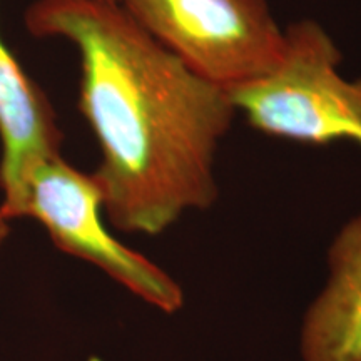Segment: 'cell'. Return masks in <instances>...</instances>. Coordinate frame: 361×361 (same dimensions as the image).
<instances>
[{
    "label": "cell",
    "instance_id": "5b68a950",
    "mask_svg": "<svg viewBox=\"0 0 361 361\" xmlns=\"http://www.w3.org/2000/svg\"><path fill=\"white\" fill-rule=\"evenodd\" d=\"M64 135L42 87L30 78L0 35V191L4 218H22L30 169L61 154Z\"/></svg>",
    "mask_w": 361,
    "mask_h": 361
},
{
    "label": "cell",
    "instance_id": "8992f818",
    "mask_svg": "<svg viewBox=\"0 0 361 361\" xmlns=\"http://www.w3.org/2000/svg\"><path fill=\"white\" fill-rule=\"evenodd\" d=\"M301 361H361V213L328 250V278L300 328Z\"/></svg>",
    "mask_w": 361,
    "mask_h": 361
},
{
    "label": "cell",
    "instance_id": "7a4b0ae2",
    "mask_svg": "<svg viewBox=\"0 0 361 361\" xmlns=\"http://www.w3.org/2000/svg\"><path fill=\"white\" fill-rule=\"evenodd\" d=\"M335 40L313 19L284 27L281 57L266 74L228 90L238 116L271 137L328 146L361 147V78L340 72Z\"/></svg>",
    "mask_w": 361,
    "mask_h": 361
},
{
    "label": "cell",
    "instance_id": "277c9868",
    "mask_svg": "<svg viewBox=\"0 0 361 361\" xmlns=\"http://www.w3.org/2000/svg\"><path fill=\"white\" fill-rule=\"evenodd\" d=\"M22 218L39 221L59 250L94 264L152 308L168 314L183 308L180 284L154 261L112 236L104 223L97 180L69 164L62 154L30 169Z\"/></svg>",
    "mask_w": 361,
    "mask_h": 361
},
{
    "label": "cell",
    "instance_id": "6da1fadb",
    "mask_svg": "<svg viewBox=\"0 0 361 361\" xmlns=\"http://www.w3.org/2000/svg\"><path fill=\"white\" fill-rule=\"evenodd\" d=\"M25 27L78 49V106L101 149L92 176L116 229L157 236L218 201L216 156L238 116L228 90L189 69L121 4L37 0Z\"/></svg>",
    "mask_w": 361,
    "mask_h": 361
},
{
    "label": "cell",
    "instance_id": "3957f363",
    "mask_svg": "<svg viewBox=\"0 0 361 361\" xmlns=\"http://www.w3.org/2000/svg\"><path fill=\"white\" fill-rule=\"evenodd\" d=\"M149 35L224 90L268 72L281 57L284 27L268 0H121Z\"/></svg>",
    "mask_w": 361,
    "mask_h": 361
},
{
    "label": "cell",
    "instance_id": "52a82bcc",
    "mask_svg": "<svg viewBox=\"0 0 361 361\" xmlns=\"http://www.w3.org/2000/svg\"><path fill=\"white\" fill-rule=\"evenodd\" d=\"M7 236H8V219L0 214V245L6 241Z\"/></svg>",
    "mask_w": 361,
    "mask_h": 361
},
{
    "label": "cell",
    "instance_id": "ba28073f",
    "mask_svg": "<svg viewBox=\"0 0 361 361\" xmlns=\"http://www.w3.org/2000/svg\"><path fill=\"white\" fill-rule=\"evenodd\" d=\"M96 2H104V4H121V0H96Z\"/></svg>",
    "mask_w": 361,
    "mask_h": 361
}]
</instances>
